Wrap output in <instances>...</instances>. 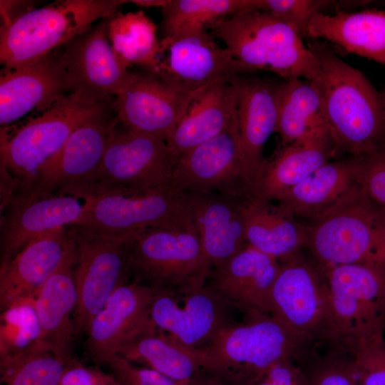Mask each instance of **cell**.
Instances as JSON below:
<instances>
[{
  "label": "cell",
  "instance_id": "1",
  "mask_svg": "<svg viewBox=\"0 0 385 385\" xmlns=\"http://www.w3.org/2000/svg\"><path fill=\"white\" fill-rule=\"evenodd\" d=\"M319 63L312 81L322 99L339 153L360 156L381 149L384 99L365 75L344 61L327 43H307Z\"/></svg>",
  "mask_w": 385,
  "mask_h": 385
},
{
  "label": "cell",
  "instance_id": "2",
  "mask_svg": "<svg viewBox=\"0 0 385 385\" xmlns=\"http://www.w3.org/2000/svg\"><path fill=\"white\" fill-rule=\"evenodd\" d=\"M106 105L86 101L78 94L61 93L21 121L1 128V171L13 185V195L28 186L38 168L60 150L75 130Z\"/></svg>",
  "mask_w": 385,
  "mask_h": 385
},
{
  "label": "cell",
  "instance_id": "3",
  "mask_svg": "<svg viewBox=\"0 0 385 385\" xmlns=\"http://www.w3.org/2000/svg\"><path fill=\"white\" fill-rule=\"evenodd\" d=\"M306 347L272 316L253 313L221 329L197 352L201 371L231 385H249L281 359L297 361Z\"/></svg>",
  "mask_w": 385,
  "mask_h": 385
},
{
  "label": "cell",
  "instance_id": "4",
  "mask_svg": "<svg viewBox=\"0 0 385 385\" xmlns=\"http://www.w3.org/2000/svg\"><path fill=\"white\" fill-rule=\"evenodd\" d=\"M209 29L236 60L255 71H271L284 80H312L319 72L318 61L301 35L268 12L241 11Z\"/></svg>",
  "mask_w": 385,
  "mask_h": 385
},
{
  "label": "cell",
  "instance_id": "5",
  "mask_svg": "<svg viewBox=\"0 0 385 385\" xmlns=\"http://www.w3.org/2000/svg\"><path fill=\"white\" fill-rule=\"evenodd\" d=\"M129 0H58L0 27V62L16 67L37 61L109 18Z\"/></svg>",
  "mask_w": 385,
  "mask_h": 385
},
{
  "label": "cell",
  "instance_id": "6",
  "mask_svg": "<svg viewBox=\"0 0 385 385\" xmlns=\"http://www.w3.org/2000/svg\"><path fill=\"white\" fill-rule=\"evenodd\" d=\"M175 164L164 139L128 129L115 118L101 163L73 195L84 200L168 188L173 181Z\"/></svg>",
  "mask_w": 385,
  "mask_h": 385
},
{
  "label": "cell",
  "instance_id": "7",
  "mask_svg": "<svg viewBox=\"0 0 385 385\" xmlns=\"http://www.w3.org/2000/svg\"><path fill=\"white\" fill-rule=\"evenodd\" d=\"M133 280L152 289L187 294L203 287L211 270L195 228H150L126 243Z\"/></svg>",
  "mask_w": 385,
  "mask_h": 385
},
{
  "label": "cell",
  "instance_id": "8",
  "mask_svg": "<svg viewBox=\"0 0 385 385\" xmlns=\"http://www.w3.org/2000/svg\"><path fill=\"white\" fill-rule=\"evenodd\" d=\"M323 271L329 292L335 346L350 353L382 337L385 262L366 260Z\"/></svg>",
  "mask_w": 385,
  "mask_h": 385
},
{
  "label": "cell",
  "instance_id": "9",
  "mask_svg": "<svg viewBox=\"0 0 385 385\" xmlns=\"http://www.w3.org/2000/svg\"><path fill=\"white\" fill-rule=\"evenodd\" d=\"M74 240V279L78 300L76 333L87 332L111 295L131 278L127 242L137 232L111 233L78 225L68 226Z\"/></svg>",
  "mask_w": 385,
  "mask_h": 385
},
{
  "label": "cell",
  "instance_id": "10",
  "mask_svg": "<svg viewBox=\"0 0 385 385\" xmlns=\"http://www.w3.org/2000/svg\"><path fill=\"white\" fill-rule=\"evenodd\" d=\"M380 205L356 184L336 204L305 224L307 247L324 270L374 260Z\"/></svg>",
  "mask_w": 385,
  "mask_h": 385
},
{
  "label": "cell",
  "instance_id": "11",
  "mask_svg": "<svg viewBox=\"0 0 385 385\" xmlns=\"http://www.w3.org/2000/svg\"><path fill=\"white\" fill-rule=\"evenodd\" d=\"M279 262L271 293L270 315L307 346L316 340L335 344L324 272L301 251Z\"/></svg>",
  "mask_w": 385,
  "mask_h": 385
},
{
  "label": "cell",
  "instance_id": "12",
  "mask_svg": "<svg viewBox=\"0 0 385 385\" xmlns=\"http://www.w3.org/2000/svg\"><path fill=\"white\" fill-rule=\"evenodd\" d=\"M78 225L111 233L150 228H195L185 193L171 187L138 195L84 199Z\"/></svg>",
  "mask_w": 385,
  "mask_h": 385
},
{
  "label": "cell",
  "instance_id": "13",
  "mask_svg": "<svg viewBox=\"0 0 385 385\" xmlns=\"http://www.w3.org/2000/svg\"><path fill=\"white\" fill-rule=\"evenodd\" d=\"M109 18L77 36L60 48L65 93L78 94L93 103L106 102L123 93L138 73L117 59L108 38Z\"/></svg>",
  "mask_w": 385,
  "mask_h": 385
},
{
  "label": "cell",
  "instance_id": "14",
  "mask_svg": "<svg viewBox=\"0 0 385 385\" xmlns=\"http://www.w3.org/2000/svg\"><path fill=\"white\" fill-rule=\"evenodd\" d=\"M111 111V106H105L75 130L60 150L38 168L28 186L16 195H73L101 163L115 122Z\"/></svg>",
  "mask_w": 385,
  "mask_h": 385
},
{
  "label": "cell",
  "instance_id": "15",
  "mask_svg": "<svg viewBox=\"0 0 385 385\" xmlns=\"http://www.w3.org/2000/svg\"><path fill=\"white\" fill-rule=\"evenodd\" d=\"M255 72L221 47L210 32L201 30L162 38L159 62L152 73L195 91Z\"/></svg>",
  "mask_w": 385,
  "mask_h": 385
},
{
  "label": "cell",
  "instance_id": "16",
  "mask_svg": "<svg viewBox=\"0 0 385 385\" xmlns=\"http://www.w3.org/2000/svg\"><path fill=\"white\" fill-rule=\"evenodd\" d=\"M170 187L179 191L214 190L249 199L237 118L215 138L175 160Z\"/></svg>",
  "mask_w": 385,
  "mask_h": 385
},
{
  "label": "cell",
  "instance_id": "17",
  "mask_svg": "<svg viewBox=\"0 0 385 385\" xmlns=\"http://www.w3.org/2000/svg\"><path fill=\"white\" fill-rule=\"evenodd\" d=\"M152 292L150 317L155 327L190 349L207 346L221 329L235 322L233 309L206 284L183 294Z\"/></svg>",
  "mask_w": 385,
  "mask_h": 385
},
{
  "label": "cell",
  "instance_id": "18",
  "mask_svg": "<svg viewBox=\"0 0 385 385\" xmlns=\"http://www.w3.org/2000/svg\"><path fill=\"white\" fill-rule=\"evenodd\" d=\"M202 89L187 91L152 73H138L110 106L116 120L125 128L167 141Z\"/></svg>",
  "mask_w": 385,
  "mask_h": 385
},
{
  "label": "cell",
  "instance_id": "19",
  "mask_svg": "<svg viewBox=\"0 0 385 385\" xmlns=\"http://www.w3.org/2000/svg\"><path fill=\"white\" fill-rule=\"evenodd\" d=\"M151 288L133 280L118 287L93 318L86 332L85 354L102 364L130 342L155 327L150 317Z\"/></svg>",
  "mask_w": 385,
  "mask_h": 385
},
{
  "label": "cell",
  "instance_id": "20",
  "mask_svg": "<svg viewBox=\"0 0 385 385\" xmlns=\"http://www.w3.org/2000/svg\"><path fill=\"white\" fill-rule=\"evenodd\" d=\"M68 227H58L31 240L0 270L1 312L34 299L41 287L74 253Z\"/></svg>",
  "mask_w": 385,
  "mask_h": 385
},
{
  "label": "cell",
  "instance_id": "21",
  "mask_svg": "<svg viewBox=\"0 0 385 385\" xmlns=\"http://www.w3.org/2000/svg\"><path fill=\"white\" fill-rule=\"evenodd\" d=\"M280 262L248 245L211 267L206 285L243 315H270L271 293Z\"/></svg>",
  "mask_w": 385,
  "mask_h": 385
},
{
  "label": "cell",
  "instance_id": "22",
  "mask_svg": "<svg viewBox=\"0 0 385 385\" xmlns=\"http://www.w3.org/2000/svg\"><path fill=\"white\" fill-rule=\"evenodd\" d=\"M337 147L327 127L284 145L265 159L250 190L255 202L277 201L283 195L336 156Z\"/></svg>",
  "mask_w": 385,
  "mask_h": 385
},
{
  "label": "cell",
  "instance_id": "23",
  "mask_svg": "<svg viewBox=\"0 0 385 385\" xmlns=\"http://www.w3.org/2000/svg\"><path fill=\"white\" fill-rule=\"evenodd\" d=\"M83 210L84 202L71 195L11 197L1 222V267L34 238L53 229L77 224Z\"/></svg>",
  "mask_w": 385,
  "mask_h": 385
},
{
  "label": "cell",
  "instance_id": "24",
  "mask_svg": "<svg viewBox=\"0 0 385 385\" xmlns=\"http://www.w3.org/2000/svg\"><path fill=\"white\" fill-rule=\"evenodd\" d=\"M183 192L211 267L230 259L248 245L243 212L247 199L214 190Z\"/></svg>",
  "mask_w": 385,
  "mask_h": 385
},
{
  "label": "cell",
  "instance_id": "25",
  "mask_svg": "<svg viewBox=\"0 0 385 385\" xmlns=\"http://www.w3.org/2000/svg\"><path fill=\"white\" fill-rule=\"evenodd\" d=\"M232 82L237 91V118L242 160L251 188L265 159L264 146L276 132L280 82L247 75L239 76Z\"/></svg>",
  "mask_w": 385,
  "mask_h": 385
},
{
  "label": "cell",
  "instance_id": "26",
  "mask_svg": "<svg viewBox=\"0 0 385 385\" xmlns=\"http://www.w3.org/2000/svg\"><path fill=\"white\" fill-rule=\"evenodd\" d=\"M74 253L47 279L34 299L40 333L36 344L72 364L74 319L78 296Z\"/></svg>",
  "mask_w": 385,
  "mask_h": 385
},
{
  "label": "cell",
  "instance_id": "27",
  "mask_svg": "<svg viewBox=\"0 0 385 385\" xmlns=\"http://www.w3.org/2000/svg\"><path fill=\"white\" fill-rule=\"evenodd\" d=\"M60 48L33 63L3 67L0 74L1 126L13 124L47 101L65 93Z\"/></svg>",
  "mask_w": 385,
  "mask_h": 385
},
{
  "label": "cell",
  "instance_id": "28",
  "mask_svg": "<svg viewBox=\"0 0 385 385\" xmlns=\"http://www.w3.org/2000/svg\"><path fill=\"white\" fill-rule=\"evenodd\" d=\"M237 98L232 81L209 86L193 98L166 141L175 162L230 126L237 117Z\"/></svg>",
  "mask_w": 385,
  "mask_h": 385
},
{
  "label": "cell",
  "instance_id": "29",
  "mask_svg": "<svg viewBox=\"0 0 385 385\" xmlns=\"http://www.w3.org/2000/svg\"><path fill=\"white\" fill-rule=\"evenodd\" d=\"M302 36L323 38L346 51L385 64V11L316 14Z\"/></svg>",
  "mask_w": 385,
  "mask_h": 385
},
{
  "label": "cell",
  "instance_id": "30",
  "mask_svg": "<svg viewBox=\"0 0 385 385\" xmlns=\"http://www.w3.org/2000/svg\"><path fill=\"white\" fill-rule=\"evenodd\" d=\"M243 212L248 245L256 250L282 261L305 247V224L279 203L247 200Z\"/></svg>",
  "mask_w": 385,
  "mask_h": 385
},
{
  "label": "cell",
  "instance_id": "31",
  "mask_svg": "<svg viewBox=\"0 0 385 385\" xmlns=\"http://www.w3.org/2000/svg\"><path fill=\"white\" fill-rule=\"evenodd\" d=\"M356 185L354 157L328 161L277 202L296 217L314 219L336 204Z\"/></svg>",
  "mask_w": 385,
  "mask_h": 385
},
{
  "label": "cell",
  "instance_id": "32",
  "mask_svg": "<svg viewBox=\"0 0 385 385\" xmlns=\"http://www.w3.org/2000/svg\"><path fill=\"white\" fill-rule=\"evenodd\" d=\"M118 355L178 381L191 382L200 371L197 350L184 346L156 327L140 334Z\"/></svg>",
  "mask_w": 385,
  "mask_h": 385
},
{
  "label": "cell",
  "instance_id": "33",
  "mask_svg": "<svg viewBox=\"0 0 385 385\" xmlns=\"http://www.w3.org/2000/svg\"><path fill=\"white\" fill-rule=\"evenodd\" d=\"M323 127H327V124L314 83L299 78L280 82L275 133L280 136L282 145L290 144Z\"/></svg>",
  "mask_w": 385,
  "mask_h": 385
},
{
  "label": "cell",
  "instance_id": "34",
  "mask_svg": "<svg viewBox=\"0 0 385 385\" xmlns=\"http://www.w3.org/2000/svg\"><path fill=\"white\" fill-rule=\"evenodd\" d=\"M157 26L143 11L116 13L110 17L108 38L120 63L128 69L144 66L153 73L159 62Z\"/></svg>",
  "mask_w": 385,
  "mask_h": 385
},
{
  "label": "cell",
  "instance_id": "35",
  "mask_svg": "<svg viewBox=\"0 0 385 385\" xmlns=\"http://www.w3.org/2000/svg\"><path fill=\"white\" fill-rule=\"evenodd\" d=\"M253 0H170L163 9L162 38L207 30L237 13L252 10Z\"/></svg>",
  "mask_w": 385,
  "mask_h": 385
},
{
  "label": "cell",
  "instance_id": "36",
  "mask_svg": "<svg viewBox=\"0 0 385 385\" xmlns=\"http://www.w3.org/2000/svg\"><path fill=\"white\" fill-rule=\"evenodd\" d=\"M72 364L36 344L17 354L0 358L1 382L3 385H59Z\"/></svg>",
  "mask_w": 385,
  "mask_h": 385
},
{
  "label": "cell",
  "instance_id": "37",
  "mask_svg": "<svg viewBox=\"0 0 385 385\" xmlns=\"http://www.w3.org/2000/svg\"><path fill=\"white\" fill-rule=\"evenodd\" d=\"M0 358L11 356L36 344L40 328L34 299L1 312Z\"/></svg>",
  "mask_w": 385,
  "mask_h": 385
},
{
  "label": "cell",
  "instance_id": "38",
  "mask_svg": "<svg viewBox=\"0 0 385 385\" xmlns=\"http://www.w3.org/2000/svg\"><path fill=\"white\" fill-rule=\"evenodd\" d=\"M307 385H359L352 365L351 356L337 347L324 356L305 355L298 362Z\"/></svg>",
  "mask_w": 385,
  "mask_h": 385
},
{
  "label": "cell",
  "instance_id": "39",
  "mask_svg": "<svg viewBox=\"0 0 385 385\" xmlns=\"http://www.w3.org/2000/svg\"><path fill=\"white\" fill-rule=\"evenodd\" d=\"M332 2L329 0H253L252 10L271 14L302 35L310 19Z\"/></svg>",
  "mask_w": 385,
  "mask_h": 385
},
{
  "label": "cell",
  "instance_id": "40",
  "mask_svg": "<svg viewBox=\"0 0 385 385\" xmlns=\"http://www.w3.org/2000/svg\"><path fill=\"white\" fill-rule=\"evenodd\" d=\"M353 157L355 182L373 202L385 207V150Z\"/></svg>",
  "mask_w": 385,
  "mask_h": 385
},
{
  "label": "cell",
  "instance_id": "41",
  "mask_svg": "<svg viewBox=\"0 0 385 385\" xmlns=\"http://www.w3.org/2000/svg\"><path fill=\"white\" fill-rule=\"evenodd\" d=\"M359 385H385V342L379 337L349 353Z\"/></svg>",
  "mask_w": 385,
  "mask_h": 385
},
{
  "label": "cell",
  "instance_id": "42",
  "mask_svg": "<svg viewBox=\"0 0 385 385\" xmlns=\"http://www.w3.org/2000/svg\"><path fill=\"white\" fill-rule=\"evenodd\" d=\"M121 385H191V382L174 380L149 367H139L115 355L106 364Z\"/></svg>",
  "mask_w": 385,
  "mask_h": 385
},
{
  "label": "cell",
  "instance_id": "43",
  "mask_svg": "<svg viewBox=\"0 0 385 385\" xmlns=\"http://www.w3.org/2000/svg\"><path fill=\"white\" fill-rule=\"evenodd\" d=\"M293 357L281 359L249 385H307L304 372Z\"/></svg>",
  "mask_w": 385,
  "mask_h": 385
},
{
  "label": "cell",
  "instance_id": "44",
  "mask_svg": "<svg viewBox=\"0 0 385 385\" xmlns=\"http://www.w3.org/2000/svg\"><path fill=\"white\" fill-rule=\"evenodd\" d=\"M111 374L84 366L75 361L65 371L59 385H92L108 379Z\"/></svg>",
  "mask_w": 385,
  "mask_h": 385
},
{
  "label": "cell",
  "instance_id": "45",
  "mask_svg": "<svg viewBox=\"0 0 385 385\" xmlns=\"http://www.w3.org/2000/svg\"><path fill=\"white\" fill-rule=\"evenodd\" d=\"M36 4V1H33L1 0V26L10 24L11 21L25 13L35 9Z\"/></svg>",
  "mask_w": 385,
  "mask_h": 385
},
{
  "label": "cell",
  "instance_id": "46",
  "mask_svg": "<svg viewBox=\"0 0 385 385\" xmlns=\"http://www.w3.org/2000/svg\"><path fill=\"white\" fill-rule=\"evenodd\" d=\"M374 260L385 262V207L379 208L376 230V246Z\"/></svg>",
  "mask_w": 385,
  "mask_h": 385
},
{
  "label": "cell",
  "instance_id": "47",
  "mask_svg": "<svg viewBox=\"0 0 385 385\" xmlns=\"http://www.w3.org/2000/svg\"><path fill=\"white\" fill-rule=\"evenodd\" d=\"M191 385H231L224 380L207 374L200 371L191 381Z\"/></svg>",
  "mask_w": 385,
  "mask_h": 385
},
{
  "label": "cell",
  "instance_id": "48",
  "mask_svg": "<svg viewBox=\"0 0 385 385\" xmlns=\"http://www.w3.org/2000/svg\"><path fill=\"white\" fill-rule=\"evenodd\" d=\"M170 0H129V3H133L138 6L150 8L160 7L163 9L169 3Z\"/></svg>",
  "mask_w": 385,
  "mask_h": 385
},
{
  "label": "cell",
  "instance_id": "49",
  "mask_svg": "<svg viewBox=\"0 0 385 385\" xmlns=\"http://www.w3.org/2000/svg\"><path fill=\"white\" fill-rule=\"evenodd\" d=\"M92 385H121L116 378L111 374V376L105 381L93 384Z\"/></svg>",
  "mask_w": 385,
  "mask_h": 385
},
{
  "label": "cell",
  "instance_id": "50",
  "mask_svg": "<svg viewBox=\"0 0 385 385\" xmlns=\"http://www.w3.org/2000/svg\"><path fill=\"white\" fill-rule=\"evenodd\" d=\"M382 95L384 99V139L381 149L385 150V89Z\"/></svg>",
  "mask_w": 385,
  "mask_h": 385
},
{
  "label": "cell",
  "instance_id": "51",
  "mask_svg": "<svg viewBox=\"0 0 385 385\" xmlns=\"http://www.w3.org/2000/svg\"><path fill=\"white\" fill-rule=\"evenodd\" d=\"M241 385H247V384H241Z\"/></svg>",
  "mask_w": 385,
  "mask_h": 385
}]
</instances>
